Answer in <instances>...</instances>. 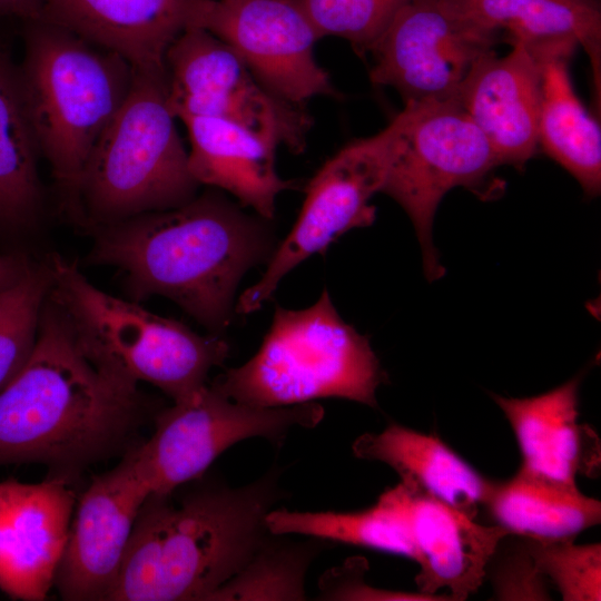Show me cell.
Masks as SVG:
<instances>
[{
  "label": "cell",
  "instance_id": "cell-8",
  "mask_svg": "<svg viewBox=\"0 0 601 601\" xmlns=\"http://www.w3.org/2000/svg\"><path fill=\"white\" fill-rule=\"evenodd\" d=\"M382 193L408 215L423 254L426 277L444 273L432 242L436 209L454 187L476 189L500 166L476 124L453 98L407 102Z\"/></svg>",
  "mask_w": 601,
  "mask_h": 601
},
{
  "label": "cell",
  "instance_id": "cell-6",
  "mask_svg": "<svg viewBox=\"0 0 601 601\" xmlns=\"http://www.w3.org/2000/svg\"><path fill=\"white\" fill-rule=\"evenodd\" d=\"M386 380L368 338L343 321L324 289L312 306H276L257 353L210 384L252 406L280 407L337 397L377 407Z\"/></svg>",
  "mask_w": 601,
  "mask_h": 601
},
{
  "label": "cell",
  "instance_id": "cell-2",
  "mask_svg": "<svg viewBox=\"0 0 601 601\" xmlns=\"http://www.w3.org/2000/svg\"><path fill=\"white\" fill-rule=\"evenodd\" d=\"M265 220L207 191L95 228L88 260L117 268L132 300L166 297L219 335L230 324L240 279L276 248Z\"/></svg>",
  "mask_w": 601,
  "mask_h": 601
},
{
  "label": "cell",
  "instance_id": "cell-32",
  "mask_svg": "<svg viewBox=\"0 0 601 601\" xmlns=\"http://www.w3.org/2000/svg\"><path fill=\"white\" fill-rule=\"evenodd\" d=\"M46 0H0V13L24 19L38 20Z\"/></svg>",
  "mask_w": 601,
  "mask_h": 601
},
{
  "label": "cell",
  "instance_id": "cell-10",
  "mask_svg": "<svg viewBox=\"0 0 601 601\" xmlns=\"http://www.w3.org/2000/svg\"><path fill=\"white\" fill-rule=\"evenodd\" d=\"M405 117L404 108L384 129L349 142L317 170L289 234L260 279L238 297V314L259 309L286 274L314 254L324 255L343 234L374 223L376 209L370 200L382 193Z\"/></svg>",
  "mask_w": 601,
  "mask_h": 601
},
{
  "label": "cell",
  "instance_id": "cell-22",
  "mask_svg": "<svg viewBox=\"0 0 601 601\" xmlns=\"http://www.w3.org/2000/svg\"><path fill=\"white\" fill-rule=\"evenodd\" d=\"M356 457L391 466L405 486L437 499L475 519L492 482L437 436L390 424L353 443Z\"/></svg>",
  "mask_w": 601,
  "mask_h": 601
},
{
  "label": "cell",
  "instance_id": "cell-19",
  "mask_svg": "<svg viewBox=\"0 0 601 601\" xmlns=\"http://www.w3.org/2000/svg\"><path fill=\"white\" fill-rule=\"evenodd\" d=\"M179 119L187 128L188 167L195 180L230 194L242 207L270 220L277 196L294 187L276 170L277 148L229 120L206 116Z\"/></svg>",
  "mask_w": 601,
  "mask_h": 601
},
{
  "label": "cell",
  "instance_id": "cell-14",
  "mask_svg": "<svg viewBox=\"0 0 601 601\" xmlns=\"http://www.w3.org/2000/svg\"><path fill=\"white\" fill-rule=\"evenodd\" d=\"M150 494L132 446L115 467L91 481L77 504L56 572L63 600H108Z\"/></svg>",
  "mask_w": 601,
  "mask_h": 601
},
{
  "label": "cell",
  "instance_id": "cell-15",
  "mask_svg": "<svg viewBox=\"0 0 601 601\" xmlns=\"http://www.w3.org/2000/svg\"><path fill=\"white\" fill-rule=\"evenodd\" d=\"M404 521L420 568L415 582L420 593L462 601L482 585L499 545L510 533L503 526L483 525L462 511L401 482L378 497Z\"/></svg>",
  "mask_w": 601,
  "mask_h": 601
},
{
  "label": "cell",
  "instance_id": "cell-30",
  "mask_svg": "<svg viewBox=\"0 0 601 601\" xmlns=\"http://www.w3.org/2000/svg\"><path fill=\"white\" fill-rule=\"evenodd\" d=\"M321 39L347 40L363 56L410 0H299Z\"/></svg>",
  "mask_w": 601,
  "mask_h": 601
},
{
  "label": "cell",
  "instance_id": "cell-33",
  "mask_svg": "<svg viewBox=\"0 0 601 601\" xmlns=\"http://www.w3.org/2000/svg\"><path fill=\"white\" fill-rule=\"evenodd\" d=\"M26 266L10 256L0 255V287L16 280L22 274Z\"/></svg>",
  "mask_w": 601,
  "mask_h": 601
},
{
  "label": "cell",
  "instance_id": "cell-1",
  "mask_svg": "<svg viewBox=\"0 0 601 601\" xmlns=\"http://www.w3.org/2000/svg\"><path fill=\"white\" fill-rule=\"evenodd\" d=\"M146 410L138 384L97 364L48 295L32 354L0 391V465L70 479L132 446Z\"/></svg>",
  "mask_w": 601,
  "mask_h": 601
},
{
  "label": "cell",
  "instance_id": "cell-20",
  "mask_svg": "<svg viewBox=\"0 0 601 601\" xmlns=\"http://www.w3.org/2000/svg\"><path fill=\"white\" fill-rule=\"evenodd\" d=\"M577 376L536 396L514 398L492 395L518 442L524 469L546 477L575 483L599 465L597 435L579 423Z\"/></svg>",
  "mask_w": 601,
  "mask_h": 601
},
{
  "label": "cell",
  "instance_id": "cell-18",
  "mask_svg": "<svg viewBox=\"0 0 601 601\" xmlns=\"http://www.w3.org/2000/svg\"><path fill=\"white\" fill-rule=\"evenodd\" d=\"M199 0H46L39 21L109 49L136 69L164 70Z\"/></svg>",
  "mask_w": 601,
  "mask_h": 601
},
{
  "label": "cell",
  "instance_id": "cell-24",
  "mask_svg": "<svg viewBox=\"0 0 601 601\" xmlns=\"http://www.w3.org/2000/svg\"><path fill=\"white\" fill-rule=\"evenodd\" d=\"M484 506L510 534L574 539L601 521V503L577 483L546 477L521 466L509 480L492 482Z\"/></svg>",
  "mask_w": 601,
  "mask_h": 601
},
{
  "label": "cell",
  "instance_id": "cell-9",
  "mask_svg": "<svg viewBox=\"0 0 601 601\" xmlns=\"http://www.w3.org/2000/svg\"><path fill=\"white\" fill-rule=\"evenodd\" d=\"M323 417L324 408L315 402L252 406L206 385L158 412L152 435L132 450L151 494H162L203 476L223 452L243 440L280 443L290 428L315 427Z\"/></svg>",
  "mask_w": 601,
  "mask_h": 601
},
{
  "label": "cell",
  "instance_id": "cell-12",
  "mask_svg": "<svg viewBox=\"0 0 601 601\" xmlns=\"http://www.w3.org/2000/svg\"><path fill=\"white\" fill-rule=\"evenodd\" d=\"M499 39L444 0H410L372 47L370 78L395 89L404 104L453 99Z\"/></svg>",
  "mask_w": 601,
  "mask_h": 601
},
{
  "label": "cell",
  "instance_id": "cell-26",
  "mask_svg": "<svg viewBox=\"0 0 601 601\" xmlns=\"http://www.w3.org/2000/svg\"><path fill=\"white\" fill-rule=\"evenodd\" d=\"M273 535L303 534L403 555L417 554L402 518L385 502L356 512H297L270 510L265 519Z\"/></svg>",
  "mask_w": 601,
  "mask_h": 601
},
{
  "label": "cell",
  "instance_id": "cell-5",
  "mask_svg": "<svg viewBox=\"0 0 601 601\" xmlns=\"http://www.w3.org/2000/svg\"><path fill=\"white\" fill-rule=\"evenodd\" d=\"M165 71L136 69L85 166L76 218L93 229L186 204L199 184L177 130Z\"/></svg>",
  "mask_w": 601,
  "mask_h": 601
},
{
  "label": "cell",
  "instance_id": "cell-27",
  "mask_svg": "<svg viewBox=\"0 0 601 601\" xmlns=\"http://www.w3.org/2000/svg\"><path fill=\"white\" fill-rule=\"evenodd\" d=\"M50 286L49 266L27 265L16 280L0 287V391L32 354Z\"/></svg>",
  "mask_w": 601,
  "mask_h": 601
},
{
  "label": "cell",
  "instance_id": "cell-11",
  "mask_svg": "<svg viewBox=\"0 0 601 601\" xmlns=\"http://www.w3.org/2000/svg\"><path fill=\"white\" fill-rule=\"evenodd\" d=\"M168 104L176 116H206L238 124L267 140L299 154L313 118L303 108L264 88L243 59L221 39L187 27L164 58Z\"/></svg>",
  "mask_w": 601,
  "mask_h": 601
},
{
  "label": "cell",
  "instance_id": "cell-21",
  "mask_svg": "<svg viewBox=\"0 0 601 601\" xmlns=\"http://www.w3.org/2000/svg\"><path fill=\"white\" fill-rule=\"evenodd\" d=\"M541 63L539 146L579 183L588 197L601 191V129L574 91L569 61L572 38L526 42Z\"/></svg>",
  "mask_w": 601,
  "mask_h": 601
},
{
  "label": "cell",
  "instance_id": "cell-28",
  "mask_svg": "<svg viewBox=\"0 0 601 601\" xmlns=\"http://www.w3.org/2000/svg\"><path fill=\"white\" fill-rule=\"evenodd\" d=\"M316 550L269 541L211 600H303L304 574Z\"/></svg>",
  "mask_w": 601,
  "mask_h": 601
},
{
  "label": "cell",
  "instance_id": "cell-17",
  "mask_svg": "<svg viewBox=\"0 0 601 601\" xmlns=\"http://www.w3.org/2000/svg\"><path fill=\"white\" fill-rule=\"evenodd\" d=\"M510 45L503 57L483 56L454 99L484 134L499 164L522 168L539 147L541 63L532 45Z\"/></svg>",
  "mask_w": 601,
  "mask_h": 601
},
{
  "label": "cell",
  "instance_id": "cell-29",
  "mask_svg": "<svg viewBox=\"0 0 601 601\" xmlns=\"http://www.w3.org/2000/svg\"><path fill=\"white\" fill-rule=\"evenodd\" d=\"M573 541L524 538V546L538 572L552 581L564 601H599L601 544Z\"/></svg>",
  "mask_w": 601,
  "mask_h": 601
},
{
  "label": "cell",
  "instance_id": "cell-7",
  "mask_svg": "<svg viewBox=\"0 0 601 601\" xmlns=\"http://www.w3.org/2000/svg\"><path fill=\"white\" fill-rule=\"evenodd\" d=\"M49 296L63 311L87 354L138 384L158 387L174 402L206 386L208 373L228 357L220 335H199L135 300L95 286L75 264L55 256Z\"/></svg>",
  "mask_w": 601,
  "mask_h": 601
},
{
  "label": "cell",
  "instance_id": "cell-3",
  "mask_svg": "<svg viewBox=\"0 0 601 601\" xmlns=\"http://www.w3.org/2000/svg\"><path fill=\"white\" fill-rule=\"evenodd\" d=\"M278 475L272 469L242 487L200 476L191 489L150 494L108 600H211L269 539Z\"/></svg>",
  "mask_w": 601,
  "mask_h": 601
},
{
  "label": "cell",
  "instance_id": "cell-23",
  "mask_svg": "<svg viewBox=\"0 0 601 601\" xmlns=\"http://www.w3.org/2000/svg\"><path fill=\"white\" fill-rule=\"evenodd\" d=\"M459 16L509 42L572 38L590 59L598 107L601 92L600 0H444Z\"/></svg>",
  "mask_w": 601,
  "mask_h": 601
},
{
  "label": "cell",
  "instance_id": "cell-16",
  "mask_svg": "<svg viewBox=\"0 0 601 601\" xmlns=\"http://www.w3.org/2000/svg\"><path fill=\"white\" fill-rule=\"evenodd\" d=\"M69 480L0 482V590L12 599L41 601L55 585L76 504Z\"/></svg>",
  "mask_w": 601,
  "mask_h": 601
},
{
  "label": "cell",
  "instance_id": "cell-4",
  "mask_svg": "<svg viewBox=\"0 0 601 601\" xmlns=\"http://www.w3.org/2000/svg\"><path fill=\"white\" fill-rule=\"evenodd\" d=\"M28 22L19 85L39 152L76 216L82 171L124 104L135 68L65 29Z\"/></svg>",
  "mask_w": 601,
  "mask_h": 601
},
{
  "label": "cell",
  "instance_id": "cell-13",
  "mask_svg": "<svg viewBox=\"0 0 601 601\" xmlns=\"http://www.w3.org/2000/svg\"><path fill=\"white\" fill-rule=\"evenodd\" d=\"M190 27L226 42L274 96L303 106L336 97L314 46L321 39L299 0H199Z\"/></svg>",
  "mask_w": 601,
  "mask_h": 601
},
{
  "label": "cell",
  "instance_id": "cell-31",
  "mask_svg": "<svg viewBox=\"0 0 601 601\" xmlns=\"http://www.w3.org/2000/svg\"><path fill=\"white\" fill-rule=\"evenodd\" d=\"M542 577L535 569L524 544L512 560H506L495 575V594L503 600L548 599Z\"/></svg>",
  "mask_w": 601,
  "mask_h": 601
},
{
  "label": "cell",
  "instance_id": "cell-25",
  "mask_svg": "<svg viewBox=\"0 0 601 601\" xmlns=\"http://www.w3.org/2000/svg\"><path fill=\"white\" fill-rule=\"evenodd\" d=\"M39 155L17 68L0 55V223L22 224L38 213Z\"/></svg>",
  "mask_w": 601,
  "mask_h": 601
}]
</instances>
